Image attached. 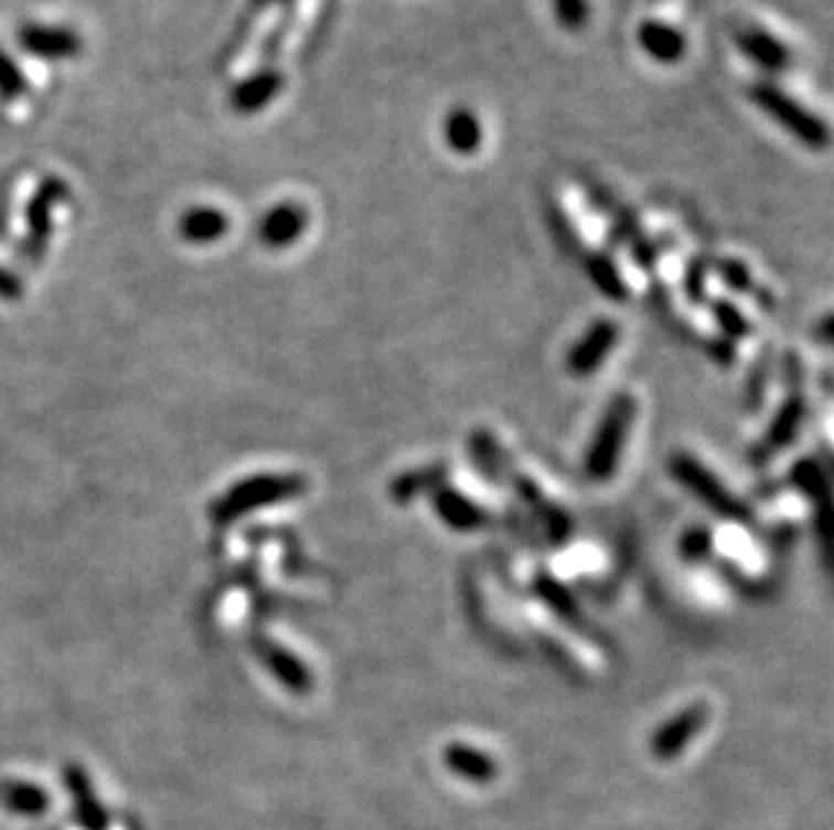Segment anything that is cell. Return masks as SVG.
<instances>
[{"instance_id":"cell-1","label":"cell","mask_w":834,"mask_h":830,"mask_svg":"<svg viewBox=\"0 0 834 830\" xmlns=\"http://www.w3.org/2000/svg\"><path fill=\"white\" fill-rule=\"evenodd\" d=\"M306 491V477L300 475H254L233 486L211 507V518L216 524H233L244 515L263 510V507L278 505L284 499H292Z\"/></svg>"},{"instance_id":"cell-2","label":"cell","mask_w":834,"mask_h":830,"mask_svg":"<svg viewBox=\"0 0 834 830\" xmlns=\"http://www.w3.org/2000/svg\"><path fill=\"white\" fill-rule=\"evenodd\" d=\"M751 98L770 119H776L783 130H789L802 147L821 151L830 147V127L821 122L813 111H808L802 103H796L791 95H785L781 87L770 82H757L748 89Z\"/></svg>"},{"instance_id":"cell-3","label":"cell","mask_w":834,"mask_h":830,"mask_svg":"<svg viewBox=\"0 0 834 830\" xmlns=\"http://www.w3.org/2000/svg\"><path fill=\"white\" fill-rule=\"evenodd\" d=\"M634 418V399L630 394H616L613 402L608 405L602 416L600 429H597L595 442L586 453V475L591 481H608L619 466V456L624 451L627 434H630Z\"/></svg>"},{"instance_id":"cell-4","label":"cell","mask_w":834,"mask_h":830,"mask_svg":"<svg viewBox=\"0 0 834 830\" xmlns=\"http://www.w3.org/2000/svg\"><path fill=\"white\" fill-rule=\"evenodd\" d=\"M670 470H673V475L678 477L683 486L692 488L694 494H697L699 499H705V505L713 507L718 515H727V518H737V520L748 518L746 507H742L740 502H737L735 496L729 494V491L724 488L721 483H718L716 477H713L710 472L697 462V459L686 456V453H678V456H673Z\"/></svg>"},{"instance_id":"cell-5","label":"cell","mask_w":834,"mask_h":830,"mask_svg":"<svg viewBox=\"0 0 834 830\" xmlns=\"http://www.w3.org/2000/svg\"><path fill=\"white\" fill-rule=\"evenodd\" d=\"M68 190L60 179H46L39 186L33 200L28 203V238H25V257L39 259L44 254L46 240L52 235V208L60 203Z\"/></svg>"},{"instance_id":"cell-6","label":"cell","mask_w":834,"mask_h":830,"mask_svg":"<svg viewBox=\"0 0 834 830\" xmlns=\"http://www.w3.org/2000/svg\"><path fill=\"white\" fill-rule=\"evenodd\" d=\"M705 723H708V707L705 704H692L688 709H683V712L675 714L670 723H664L651 736V753H654L656 761H673L705 729Z\"/></svg>"},{"instance_id":"cell-7","label":"cell","mask_w":834,"mask_h":830,"mask_svg":"<svg viewBox=\"0 0 834 830\" xmlns=\"http://www.w3.org/2000/svg\"><path fill=\"white\" fill-rule=\"evenodd\" d=\"M22 52L39 60H71L82 50V39L71 28L25 25L17 35Z\"/></svg>"},{"instance_id":"cell-8","label":"cell","mask_w":834,"mask_h":830,"mask_svg":"<svg viewBox=\"0 0 834 830\" xmlns=\"http://www.w3.org/2000/svg\"><path fill=\"white\" fill-rule=\"evenodd\" d=\"M616 337H619V326L613 321H597L589 326V332L570 348L567 354V369L578 378H586L589 373H595L597 367L606 362V356L613 348Z\"/></svg>"},{"instance_id":"cell-9","label":"cell","mask_w":834,"mask_h":830,"mask_svg":"<svg viewBox=\"0 0 834 830\" xmlns=\"http://www.w3.org/2000/svg\"><path fill=\"white\" fill-rule=\"evenodd\" d=\"M308 227V214L303 205L298 203H281L276 208H270L268 214L259 222V240L268 248H287L295 240H300V235Z\"/></svg>"},{"instance_id":"cell-10","label":"cell","mask_w":834,"mask_h":830,"mask_svg":"<svg viewBox=\"0 0 834 830\" xmlns=\"http://www.w3.org/2000/svg\"><path fill=\"white\" fill-rule=\"evenodd\" d=\"M254 650H257V658L268 666L270 675H274L284 688L292 690V693H308V690H311L313 680L308 666L300 658H295L289 650H284L281 645H276V642L270 639H257L254 642Z\"/></svg>"},{"instance_id":"cell-11","label":"cell","mask_w":834,"mask_h":830,"mask_svg":"<svg viewBox=\"0 0 834 830\" xmlns=\"http://www.w3.org/2000/svg\"><path fill=\"white\" fill-rule=\"evenodd\" d=\"M638 44L654 63L662 65L681 63L686 54V35L662 20H645L638 28Z\"/></svg>"},{"instance_id":"cell-12","label":"cell","mask_w":834,"mask_h":830,"mask_svg":"<svg viewBox=\"0 0 834 830\" xmlns=\"http://www.w3.org/2000/svg\"><path fill=\"white\" fill-rule=\"evenodd\" d=\"M737 46H740V52L746 54L753 65H759L767 74H781V71L791 65V52L785 50L776 35L764 33V30L759 28L742 30V33L737 35Z\"/></svg>"},{"instance_id":"cell-13","label":"cell","mask_w":834,"mask_h":830,"mask_svg":"<svg viewBox=\"0 0 834 830\" xmlns=\"http://www.w3.org/2000/svg\"><path fill=\"white\" fill-rule=\"evenodd\" d=\"M284 76L278 68H263L257 74L246 76L238 87L233 89V108L238 114H254L268 106L281 93Z\"/></svg>"},{"instance_id":"cell-14","label":"cell","mask_w":834,"mask_h":830,"mask_svg":"<svg viewBox=\"0 0 834 830\" xmlns=\"http://www.w3.org/2000/svg\"><path fill=\"white\" fill-rule=\"evenodd\" d=\"M65 785L74 796L76 820L84 830H108V815L103 804L93 796V785H89L87 772L82 766H65Z\"/></svg>"},{"instance_id":"cell-15","label":"cell","mask_w":834,"mask_h":830,"mask_svg":"<svg viewBox=\"0 0 834 830\" xmlns=\"http://www.w3.org/2000/svg\"><path fill=\"white\" fill-rule=\"evenodd\" d=\"M432 507L443 518V524H449L457 531H473L487 524V515L481 513V507L455 488L435 491Z\"/></svg>"},{"instance_id":"cell-16","label":"cell","mask_w":834,"mask_h":830,"mask_svg":"<svg viewBox=\"0 0 834 830\" xmlns=\"http://www.w3.org/2000/svg\"><path fill=\"white\" fill-rule=\"evenodd\" d=\"M443 761L446 768H451L457 777L479 782V785H487L498 777V761L481 750L468 747V744H449L443 750Z\"/></svg>"},{"instance_id":"cell-17","label":"cell","mask_w":834,"mask_h":830,"mask_svg":"<svg viewBox=\"0 0 834 830\" xmlns=\"http://www.w3.org/2000/svg\"><path fill=\"white\" fill-rule=\"evenodd\" d=\"M229 229V219L222 214L220 208H192L186 211L184 216L179 219V235L190 244H214V240L225 238Z\"/></svg>"},{"instance_id":"cell-18","label":"cell","mask_w":834,"mask_h":830,"mask_svg":"<svg viewBox=\"0 0 834 830\" xmlns=\"http://www.w3.org/2000/svg\"><path fill=\"white\" fill-rule=\"evenodd\" d=\"M443 138L457 154H475L483 143V127L470 108H455L443 122Z\"/></svg>"},{"instance_id":"cell-19","label":"cell","mask_w":834,"mask_h":830,"mask_svg":"<svg viewBox=\"0 0 834 830\" xmlns=\"http://www.w3.org/2000/svg\"><path fill=\"white\" fill-rule=\"evenodd\" d=\"M802 418H805V402H802L800 394H794V397H791L789 402L783 405V410L778 413L770 432H767L764 448H761V456H772V453L783 451L785 445H791V442H794V438H796V432H800Z\"/></svg>"},{"instance_id":"cell-20","label":"cell","mask_w":834,"mask_h":830,"mask_svg":"<svg viewBox=\"0 0 834 830\" xmlns=\"http://www.w3.org/2000/svg\"><path fill=\"white\" fill-rule=\"evenodd\" d=\"M0 804L9 811H17V815L39 817L50 809V796L39 785H30V782H3L0 785Z\"/></svg>"},{"instance_id":"cell-21","label":"cell","mask_w":834,"mask_h":830,"mask_svg":"<svg viewBox=\"0 0 834 830\" xmlns=\"http://www.w3.org/2000/svg\"><path fill=\"white\" fill-rule=\"evenodd\" d=\"M586 272H589V278L595 281V287L606 297H610V300H627L624 278H621L619 268H616V262L608 254H589V257H586Z\"/></svg>"},{"instance_id":"cell-22","label":"cell","mask_w":834,"mask_h":830,"mask_svg":"<svg viewBox=\"0 0 834 830\" xmlns=\"http://www.w3.org/2000/svg\"><path fill=\"white\" fill-rule=\"evenodd\" d=\"M535 591H537V596H541L543 602H546L548 607L562 617V621H567V623L578 621V604H576V599L567 593L565 585L556 583V580L552 578H546V574H541V578L535 580Z\"/></svg>"},{"instance_id":"cell-23","label":"cell","mask_w":834,"mask_h":830,"mask_svg":"<svg viewBox=\"0 0 834 830\" xmlns=\"http://www.w3.org/2000/svg\"><path fill=\"white\" fill-rule=\"evenodd\" d=\"M25 89L28 82L22 68L14 63V57H9V54L0 50V98L17 100L25 95Z\"/></svg>"},{"instance_id":"cell-24","label":"cell","mask_w":834,"mask_h":830,"mask_svg":"<svg viewBox=\"0 0 834 830\" xmlns=\"http://www.w3.org/2000/svg\"><path fill=\"white\" fill-rule=\"evenodd\" d=\"M552 3L556 20H559V25L565 30L578 33L589 22V3L586 0H552Z\"/></svg>"},{"instance_id":"cell-25","label":"cell","mask_w":834,"mask_h":830,"mask_svg":"<svg viewBox=\"0 0 834 830\" xmlns=\"http://www.w3.org/2000/svg\"><path fill=\"white\" fill-rule=\"evenodd\" d=\"M713 316H716L718 324H721V330L727 332L729 337H742L748 335V330H751V324H748L746 316H742L740 311L733 305V302L727 300H716L713 302Z\"/></svg>"},{"instance_id":"cell-26","label":"cell","mask_w":834,"mask_h":830,"mask_svg":"<svg viewBox=\"0 0 834 830\" xmlns=\"http://www.w3.org/2000/svg\"><path fill=\"white\" fill-rule=\"evenodd\" d=\"M440 475H443V470H438V466H435V470H419L414 472V475H403L397 477L395 486H392V494H395V499H410V496L419 494L421 488L432 486L430 481Z\"/></svg>"},{"instance_id":"cell-27","label":"cell","mask_w":834,"mask_h":830,"mask_svg":"<svg viewBox=\"0 0 834 830\" xmlns=\"http://www.w3.org/2000/svg\"><path fill=\"white\" fill-rule=\"evenodd\" d=\"M718 276H721V281L727 283L729 289H735V292H753L751 270L742 262H737V259H721V262H718Z\"/></svg>"},{"instance_id":"cell-28","label":"cell","mask_w":834,"mask_h":830,"mask_svg":"<svg viewBox=\"0 0 834 830\" xmlns=\"http://www.w3.org/2000/svg\"><path fill=\"white\" fill-rule=\"evenodd\" d=\"M794 483L805 491L808 496H824V472L819 470V464L810 462V459H802L800 464L794 466L791 472Z\"/></svg>"},{"instance_id":"cell-29","label":"cell","mask_w":834,"mask_h":830,"mask_svg":"<svg viewBox=\"0 0 834 830\" xmlns=\"http://www.w3.org/2000/svg\"><path fill=\"white\" fill-rule=\"evenodd\" d=\"M705 276H708V268H705L703 262H694L692 268H688V272H686V281H683V289H686V294L692 297L694 302H703L705 300Z\"/></svg>"},{"instance_id":"cell-30","label":"cell","mask_w":834,"mask_h":830,"mask_svg":"<svg viewBox=\"0 0 834 830\" xmlns=\"http://www.w3.org/2000/svg\"><path fill=\"white\" fill-rule=\"evenodd\" d=\"M632 257L643 270H651L656 262V246L645 238H632Z\"/></svg>"},{"instance_id":"cell-31","label":"cell","mask_w":834,"mask_h":830,"mask_svg":"<svg viewBox=\"0 0 834 830\" xmlns=\"http://www.w3.org/2000/svg\"><path fill=\"white\" fill-rule=\"evenodd\" d=\"M22 297V281L11 270L0 268V300H20Z\"/></svg>"},{"instance_id":"cell-32","label":"cell","mask_w":834,"mask_h":830,"mask_svg":"<svg viewBox=\"0 0 834 830\" xmlns=\"http://www.w3.org/2000/svg\"><path fill=\"white\" fill-rule=\"evenodd\" d=\"M708 545H710L708 535H703V531H692V535L683 539V553H686L688 559H697V556L708 553Z\"/></svg>"},{"instance_id":"cell-33","label":"cell","mask_w":834,"mask_h":830,"mask_svg":"<svg viewBox=\"0 0 834 830\" xmlns=\"http://www.w3.org/2000/svg\"><path fill=\"white\" fill-rule=\"evenodd\" d=\"M257 9H265V6H274V3H287V0H252Z\"/></svg>"}]
</instances>
